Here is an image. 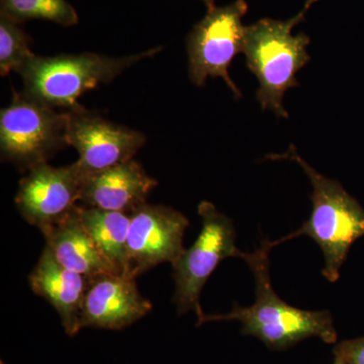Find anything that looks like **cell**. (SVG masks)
<instances>
[{
    "label": "cell",
    "instance_id": "6da1fadb",
    "mask_svg": "<svg viewBox=\"0 0 364 364\" xmlns=\"http://www.w3.org/2000/svg\"><path fill=\"white\" fill-rule=\"evenodd\" d=\"M275 242L264 239L245 260L255 279V301L252 306L235 304L227 314L205 315L198 326L218 321H238L241 333L256 337L272 350H286L299 342L317 337L327 344L336 343V329L329 311H306L289 305L275 293L269 275V251Z\"/></svg>",
    "mask_w": 364,
    "mask_h": 364
},
{
    "label": "cell",
    "instance_id": "7a4b0ae2",
    "mask_svg": "<svg viewBox=\"0 0 364 364\" xmlns=\"http://www.w3.org/2000/svg\"><path fill=\"white\" fill-rule=\"evenodd\" d=\"M268 159L296 162L308 176L313 186L312 214L299 229L287 235L277 245L299 236H308L318 244L324 255L323 277L336 282L340 270L354 242L364 236V210L338 181L327 178L299 156L291 145L284 154L269 155Z\"/></svg>",
    "mask_w": 364,
    "mask_h": 364
},
{
    "label": "cell",
    "instance_id": "3957f363",
    "mask_svg": "<svg viewBox=\"0 0 364 364\" xmlns=\"http://www.w3.org/2000/svg\"><path fill=\"white\" fill-rule=\"evenodd\" d=\"M317 1L306 0L304 9L291 20L262 18L246 26L243 53L249 70L259 80L256 98L263 109H270L284 119L289 117L282 105L284 93L299 86L296 74L311 59L306 52L310 37L304 33L296 36L291 33Z\"/></svg>",
    "mask_w": 364,
    "mask_h": 364
},
{
    "label": "cell",
    "instance_id": "277c9868",
    "mask_svg": "<svg viewBox=\"0 0 364 364\" xmlns=\"http://www.w3.org/2000/svg\"><path fill=\"white\" fill-rule=\"evenodd\" d=\"M161 48H154L131 56L114 57L95 53L42 57L33 55L18 73L23 78L25 92L54 107L68 112L83 109L78 98L100 83L111 82L117 75Z\"/></svg>",
    "mask_w": 364,
    "mask_h": 364
},
{
    "label": "cell",
    "instance_id": "5b68a950",
    "mask_svg": "<svg viewBox=\"0 0 364 364\" xmlns=\"http://www.w3.org/2000/svg\"><path fill=\"white\" fill-rule=\"evenodd\" d=\"M69 112H59L26 93L14 90L11 105L0 112L2 161L30 170L48 163L68 146Z\"/></svg>",
    "mask_w": 364,
    "mask_h": 364
},
{
    "label": "cell",
    "instance_id": "8992f818",
    "mask_svg": "<svg viewBox=\"0 0 364 364\" xmlns=\"http://www.w3.org/2000/svg\"><path fill=\"white\" fill-rule=\"evenodd\" d=\"M202 218V231L191 248L184 249L173 263L176 293L173 303L177 314L196 313L198 321L205 315L200 306V294L205 282L218 265L227 258L245 259L247 253L236 246V230L233 222L219 212L212 203L198 205Z\"/></svg>",
    "mask_w": 364,
    "mask_h": 364
},
{
    "label": "cell",
    "instance_id": "52a82bcc",
    "mask_svg": "<svg viewBox=\"0 0 364 364\" xmlns=\"http://www.w3.org/2000/svg\"><path fill=\"white\" fill-rule=\"evenodd\" d=\"M248 11L245 0L208 9L186 40L189 78L203 86L208 77H221L236 98L242 92L229 75V67L237 54L243 53L246 26L242 23Z\"/></svg>",
    "mask_w": 364,
    "mask_h": 364
},
{
    "label": "cell",
    "instance_id": "ba28073f",
    "mask_svg": "<svg viewBox=\"0 0 364 364\" xmlns=\"http://www.w3.org/2000/svg\"><path fill=\"white\" fill-rule=\"evenodd\" d=\"M188 218L174 208L146 203L131 214L124 274L136 279L183 252Z\"/></svg>",
    "mask_w": 364,
    "mask_h": 364
},
{
    "label": "cell",
    "instance_id": "9c48e42d",
    "mask_svg": "<svg viewBox=\"0 0 364 364\" xmlns=\"http://www.w3.org/2000/svg\"><path fill=\"white\" fill-rule=\"evenodd\" d=\"M82 173L77 163L53 167L42 163L20 181L16 205L21 217L41 232L58 224L80 200Z\"/></svg>",
    "mask_w": 364,
    "mask_h": 364
},
{
    "label": "cell",
    "instance_id": "30bf717a",
    "mask_svg": "<svg viewBox=\"0 0 364 364\" xmlns=\"http://www.w3.org/2000/svg\"><path fill=\"white\" fill-rule=\"evenodd\" d=\"M145 142L141 132L107 121L85 107L69 112L67 143L79 153L76 163L83 176L133 159Z\"/></svg>",
    "mask_w": 364,
    "mask_h": 364
},
{
    "label": "cell",
    "instance_id": "8fae6325",
    "mask_svg": "<svg viewBox=\"0 0 364 364\" xmlns=\"http://www.w3.org/2000/svg\"><path fill=\"white\" fill-rule=\"evenodd\" d=\"M152 311L136 279L124 273H107L88 279L80 312V327L121 330Z\"/></svg>",
    "mask_w": 364,
    "mask_h": 364
},
{
    "label": "cell",
    "instance_id": "7c38bea8",
    "mask_svg": "<svg viewBox=\"0 0 364 364\" xmlns=\"http://www.w3.org/2000/svg\"><path fill=\"white\" fill-rule=\"evenodd\" d=\"M157 186L156 179L132 159L83 177L79 203L86 208L131 215L147 203Z\"/></svg>",
    "mask_w": 364,
    "mask_h": 364
},
{
    "label": "cell",
    "instance_id": "4fadbf2b",
    "mask_svg": "<svg viewBox=\"0 0 364 364\" xmlns=\"http://www.w3.org/2000/svg\"><path fill=\"white\" fill-rule=\"evenodd\" d=\"M88 279L80 273L63 267L47 246L28 277L33 293L54 306L69 336L80 331L81 306Z\"/></svg>",
    "mask_w": 364,
    "mask_h": 364
},
{
    "label": "cell",
    "instance_id": "5bb4252c",
    "mask_svg": "<svg viewBox=\"0 0 364 364\" xmlns=\"http://www.w3.org/2000/svg\"><path fill=\"white\" fill-rule=\"evenodd\" d=\"M77 207L65 219L42 232L46 246L63 267L87 279L107 273H121L98 250L81 222Z\"/></svg>",
    "mask_w": 364,
    "mask_h": 364
},
{
    "label": "cell",
    "instance_id": "9a60e30c",
    "mask_svg": "<svg viewBox=\"0 0 364 364\" xmlns=\"http://www.w3.org/2000/svg\"><path fill=\"white\" fill-rule=\"evenodd\" d=\"M77 210L98 250L117 272L124 274L131 215L79 205Z\"/></svg>",
    "mask_w": 364,
    "mask_h": 364
},
{
    "label": "cell",
    "instance_id": "2e32d148",
    "mask_svg": "<svg viewBox=\"0 0 364 364\" xmlns=\"http://www.w3.org/2000/svg\"><path fill=\"white\" fill-rule=\"evenodd\" d=\"M0 14L16 23L45 20L71 26L78 23V14L67 0H0Z\"/></svg>",
    "mask_w": 364,
    "mask_h": 364
},
{
    "label": "cell",
    "instance_id": "e0dca14e",
    "mask_svg": "<svg viewBox=\"0 0 364 364\" xmlns=\"http://www.w3.org/2000/svg\"><path fill=\"white\" fill-rule=\"evenodd\" d=\"M33 55L30 49V37L21 30L20 23L0 14L1 76H6L11 71L18 72Z\"/></svg>",
    "mask_w": 364,
    "mask_h": 364
},
{
    "label": "cell",
    "instance_id": "ac0fdd59",
    "mask_svg": "<svg viewBox=\"0 0 364 364\" xmlns=\"http://www.w3.org/2000/svg\"><path fill=\"white\" fill-rule=\"evenodd\" d=\"M333 353L341 356L347 364H364V337L340 342Z\"/></svg>",
    "mask_w": 364,
    "mask_h": 364
},
{
    "label": "cell",
    "instance_id": "d6986e66",
    "mask_svg": "<svg viewBox=\"0 0 364 364\" xmlns=\"http://www.w3.org/2000/svg\"><path fill=\"white\" fill-rule=\"evenodd\" d=\"M202 1L205 4V6L208 7V9H214L215 0H202Z\"/></svg>",
    "mask_w": 364,
    "mask_h": 364
},
{
    "label": "cell",
    "instance_id": "ffe728a7",
    "mask_svg": "<svg viewBox=\"0 0 364 364\" xmlns=\"http://www.w3.org/2000/svg\"><path fill=\"white\" fill-rule=\"evenodd\" d=\"M334 355L335 359L334 363H333V364H347L346 363H345L344 359L342 358L341 356L337 355V354H334Z\"/></svg>",
    "mask_w": 364,
    "mask_h": 364
},
{
    "label": "cell",
    "instance_id": "44dd1931",
    "mask_svg": "<svg viewBox=\"0 0 364 364\" xmlns=\"http://www.w3.org/2000/svg\"><path fill=\"white\" fill-rule=\"evenodd\" d=\"M0 364H4V361H1V363H0Z\"/></svg>",
    "mask_w": 364,
    "mask_h": 364
}]
</instances>
